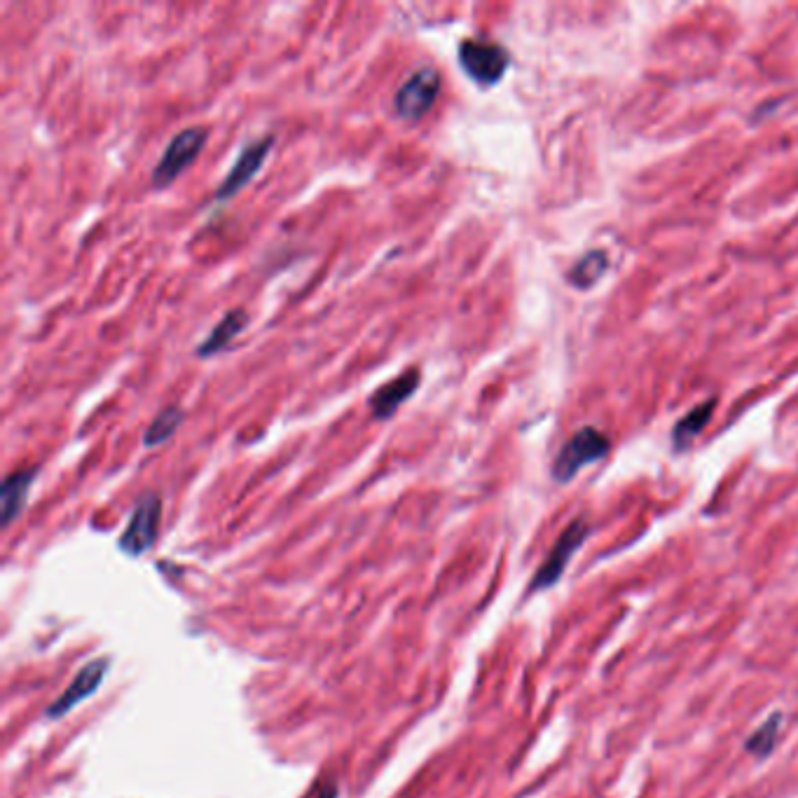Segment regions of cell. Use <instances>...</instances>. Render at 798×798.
I'll return each mask as SVG.
<instances>
[{"instance_id":"1","label":"cell","mask_w":798,"mask_h":798,"mask_svg":"<svg viewBox=\"0 0 798 798\" xmlns=\"http://www.w3.org/2000/svg\"><path fill=\"white\" fill-rule=\"evenodd\" d=\"M609 454V438L602 431L586 426L576 431L572 438L564 443L553 464V476L557 483H569L583 466L600 462Z\"/></svg>"},{"instance_id":"2","label":"cell","mask_w":798,"mask_h":798,"mask_svg":"<svg viewBox=\"0 0 798 798\" xmlns=\"http://www.w3.org/2000/svg\"><path fill=\"white\" fill-rule=\"evenodd\" d=\"M459 64H462L464 73L471 80H476L478 85H497L504 78L508 64V52L499 43L480 38H466L459 45Z\"/></svg>"},{"instance_id":"3","label":"cell","mask_w":798,"mask_h":798,"mask_svg":"<svg viewBox=\"0 0 798 798\" xmlns=\"http://www.w3.org/2000/svg\"><path fill=\"white\" fill-rule=\"evenodd\" d=\"M206 136H209L206 134V129L188 127L181 129V132L169 141L167 150H164V155L160 157V162H157V167L153 171L155 188H167V185L174 183L176 178L197 160L206 143Z\"/></svg>"},{"instance_id":"4","label":"cell","mask_w":798,"mask_h":798,"mask_svg":"<svg viewBox=\"0 0 798 798\" xmlns=\"http://www.w3.org/2000/svg\"><path fill=\"white\" fill-rule=\"evenodd\" d=\"M590 534V527L586 520H574L564 532L560 534V539L555 541L553 550H550L546 562L541 564L539 572L534 574L532 583H529V593H539V590H546L550 586H555L557 581L562 579L564 569H567L569 560H572L576 550H579L583 543H586Z\"/></svg>"},{"instance_id":"5","label":"cell","mask_w":798,"mask_h":798,"mask_svg":"<svg viewBox=\"0 0 798 798\" xmlns=\"http://www.w3.org/2000/svg\"><path fill=\"white\" fill-rule=\"evenodd\" d=\"M160 520H162V499L160 494L150 492L139 501V504H136L132 518H129L125 532L120 536V548L125 550L127 555L134 557L146 553L148 548H153L157 532H160Z\"/></svg>"},{"instance_id":"6","label":"cell","mask_w":798,"mask_h":798,"mask_svg":"<svg viewBox=\"0 0 798 798\" xmlns=\"http://www.w3.org/2000/svg\"><path fill=\"white\" fill-rule=\"evenodd\" d=\"M440 94V73L436 68H419L396 92V113L403 120H422Z\"/></svg>"},{"instance_id":"7","label":"cell","mask_w":798,"mask_h":798,"mask_svg":"<svg viewBox=\"0 0 798 798\" xmlns=\"http://www.w3.org/2000/svg\"><path fill=\"white\" fill-rule=\"evenodd\" d=\"M274 148V136H263V139L253 141L251 146H246L242 150V155L237 157V162L232 164L230 174L216 192L218 199H230L235 197L239 190L246 188L253 178L258 176V171L263 169V164L267 157H270V150Z\"/></svg>"},{"instance_id":"8","label":"cell","mask_w":798,"mask_h":798,"mask_svg":"<svg viewBox=\"0 0 798 798\" xmlns=\"http://www.w3.org/2000/svg\"><path fill=\"white\" fill-rule=\"evenodd\" d=\"M106 674H108L106 658H99V660H92V663H87L78 674H75L71 686H68V689L50 705V710H47V719L66 717V714L71 712L75 705H80L82 700H87L92 693L99 691L101 681L106 679Z\"/></svg>"},{"instance_id":"9","label":"cell","mask_w":798,"mask_h":798,"mask_svg":"<svg viewBox=\"0 0 798 798\" xmlns=\"http://www.w3.org/2000/svg\"><path fill=\"white\" fill-rule=\"evenodd\" d=\"M419 384H422V373H419V368H410L405 370L403 375H398L396 380H391L384 384V387L377 389L368 401L375 419L394 417L396 410L415 396Z\"/></svg>"},{"instance_id":"10","label":"cell","mask_w":798,"mask_h":798,"mask_svg":"<svg viewBox=\"0 0 798 798\" xmlns=\"http://www.w3.org/2000/svg\"><path fill=\"white\" fill-rule=\"evenodd\" d=\"M38 476L36 466L24 471H15L5 478L3 487H0V511H3V527H10L12 522L19 518V513L24 511L26 499L33 487V480Z\"/></svg>"},{"instance_id":"11","label":"cell","mask_w":798,"mask_h":798,"mask_svg":"<svg viewBox=\"0 0 798 798\" xmlns=\"http://www.w3.org/2000/svg\"><path fill=\"white\" fill-rule=\"evenodd\" d=\"M246 323H249V314H246L244 309H232V312H227L223 319L218 321V326L211 330L209 337L197 347V356L209 359V356L223 352V349L230 347L232 340H235V337L246 328Z\"/></svg>"},{"instance_id":"12","label":"cell","mask_w":798,"mask_h":798,"mask_svg":"<svg viewBox=\"0 0 798 798\" xmlns=\"http://www.w3.org/2000/svg\"><path fill=\"white\" fill-rule=\"evenodd\" d=\"M714 408H717V401H714V398H710V401L696 405V408H693L689 415H684L677 424H674L672 443H674V447H677V450H686V447H689L693 440H696L700 433H703V429H705L707 424H710V419L714 415Z\"/></svg>"},{"instance_id":"13","label":"cell","mask_w":798,"mask_h":798,"mask_svg":"<svg viewBox=\"0 0 798 798\" xmlns=\"http://www.w3.org/2000/svg\"><path fill=\"white\" fill-rule=\"evenodd\" d=\"M782 726H784V714L782 712L770 714V717L763 721V724L747 738V742H745L747 752L754 754L756 759H768V756L775 752Z\"/></svg>"},{"instance_id":"14","label":"cell","mask_w":798,"mask_h":798,"mask_svg":"<svg viewBox=\"0 0 798 798\" xmlns=\"http://www.w3.org/2000/svg\"><path fill=\"white\" fill-rule=\"evenodd\" d=\"M609 270V258L604 251H590L569 272V284L576 288H590Z\"/></svg>"},{"instance_id":"15","label":"cell","mask_w":798,"mask_h":798,"mask_svg":"<svg viewBox=\"0 0 798 798\" xmlns=\"http://www.w3.org/2000/svg\"><path fill=\"white\" fill-rule=\"evenodd\" d=\"M185 412L181 408H164L160 415H157L150 426L143 433V445L146 447H160L162 443L174 436L178 431V426L183 424Z\"/></svg>"},{"instance_id":"16","label":"cell","mask_w":798,"mask_h":798,"mask_svg":"<svg viewBox=\"0 0 798 798\" xmlns=\"http://www.w3.org/2000/svg\"><path fill=\"white\" fill-rule=\"evenodd\" d=\"M314 798H337V787L333 782H323L319 791H316Z\"/></svg>"}]
</instances>
